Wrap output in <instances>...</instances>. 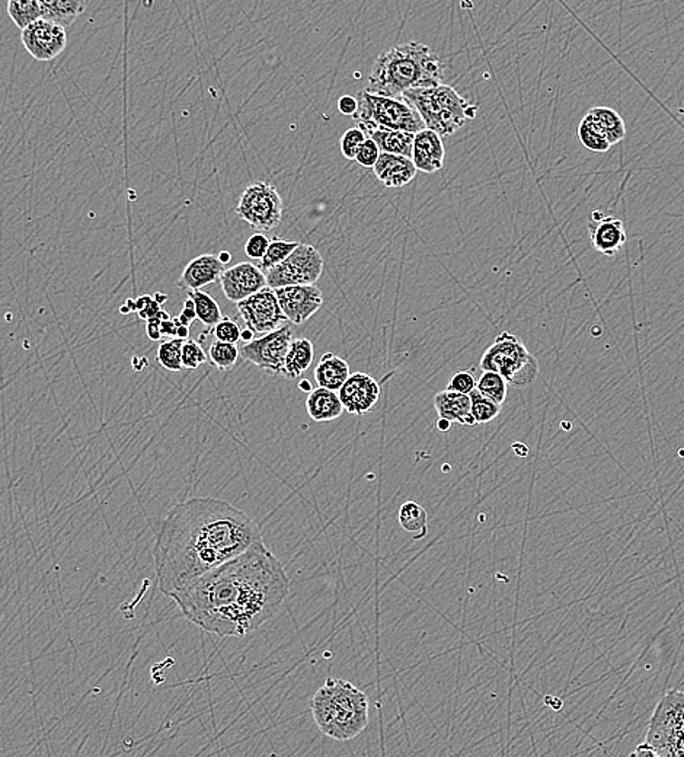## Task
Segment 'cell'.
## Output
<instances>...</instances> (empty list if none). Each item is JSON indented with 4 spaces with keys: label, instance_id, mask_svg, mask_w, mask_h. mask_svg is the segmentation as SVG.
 I'll list each match as a JSON object with an SVG mask.
<instances>
[{
    "label": "cell",
    "instance_id": "11",
    "mask_svg": "<svg viewBox=\"0 0 684 757\" xmlns=\"http://www.w3.org/2000/svg\"><path fill=\"white\" fill-rule=\"evenodd\" d=\"M293 338L292 326L283 324L277 330L245 342L240 349V357L266 371L268 375H283L285 354L289 351Z\"/></svg>",
    "mask_w": 684,
    "mask_h": 757
},
{
    "label": "cell",
    "instance_id": "30",
    "mask_svg": "<svg viewBox=\"0 0 684 757\" xmlns=\"http://www.w3.org/2000/svg\"><path fill=\"white\" fill-rule=\"evenodd\" d=\"M186 295L194 302L197 319H200L209 330H213L214 326L223 319L220 305L217 303L213 296L202 292V290H186Z\"/></svg>",
    "mask_w": 684,
    "mask_h": 757
},
{
    "label": "cell",
    "instance_id": "13",
    "mask_svg": "<svg viewBox=\"0 0 684 757\" xmlns=\"http://www.w3.org/2000/svg\"><path fill=\"white\" fill-rule=\"evenodd\" d=\"M21 31L23 49L37 61H51L68 46L66 28L49 19H37Z\"/></svg>",
    "mask_w": 684,
    "mask_h": 757
},
{
    "label": "cell",
    "instance_id": "25",
    "mask_svg": "<svg viewBox=\"0 0 684 757\" xmlns=\"http://www.w3.org/2000/svg\"><path fill=\"white\" fill-rule=\"evenodd\" d=\"M315 359L312 341L308 338H293L289 351L285 354L283 375L287 378H297L308 371Z\"/></svg>",
    "mask_w": 684,
    "mask_h": 757
},
{
    "label": "cell",
    "instance_id": "51",
    "mask_svg": "<svg viewBox=\"0 0 684 757\" xmlns=\"http://www.w3.org/2000/svg\"><path fill=\"white\" fill-rule=\"evenodd\" d=\"M219 260H220L223 264H229V262L232 261V254L229 252V251H221L220 254L217 255Z\"/></svg>",
    "mask_w": 684,
    "mask_h": 757
},
{
    "label": "cell",
    "instance_id": "6",
    "mask_svg": "<svg viewBox=\"0 0 684 757\" xmlns=\"http://www.w3.org/2000/svg\"><path fill=\"white\" fill-rule=\"evenodd\" d=\"M635 754L684 757V692L670 690L658 702Z\"/></svg>",
    "mask_w": 684,
    "mask_h": 757
},
{
    "label": "cell",
    "instance_id": "52",
    "mask_svg": "<svg viewBox=\"0 0 684 757\" xmlns=\"http://www.w3.org/2000/svg\"><path fill=\"white\" fill-rule=\"evenodd\" d=\"M153 299L157 300L158 303H160V305H162V303L166 302L167 296L162 295V293H157V295L153 296Z\"/></svg>",
    "mask_w": 684,
    "mask_h": 757
},
{
    "label": "cell",
    "instance_id": "50",
    "mask_svg": "<svg viewBox=\"0 0 684 757\" xmlns=\"http://www.w3.org/2000/svg\"><path fill=\"white\" fill-rule=\"evenodd\" d=\"M254 338L255 333L254 331L249 330V328H245V330L240 333V340L244 341V342H249V341L254 340Z\"/></svg>",
    "mask_w": 684,
    "mask_h": 757
},
{
    "label": "cell",
    "instance_id": "37",
    "mask_svg": "<svg viewBox=\"0 0 684 757\" xmlns=\"http://www.w3.org/2000/svg\"><path fill=\"white\" fill-rule=\"evenodd\" d=\"M207 360H209V357H207L198 341H184L183 352H181V361H183L184 369L194 370V369L200 368L202 364L207 363Z\"/></svg>",
    "mask_w": 684,
    "mask_h": 757
},
{
    "label": "cell",
    "instance_id": "16",
    "mask_svg": "<svg viewBox=\"0 0 684 757\" xmlns=\"http://www.w3.org/2000/svg\"><path fill=\"white\" fill-rule=\"evenodd\" d=\"M221 290L226 299L238 303L266 287V276L258 265L240 262L225 269L220 276Z\"/></svg>",
    "mask_w": 684,
    "mask_h": 757
},
{
    "label": "cell",
    "instance_id": "35",
    "mask_svg": "<svg viewBox=\"0 0 684 757\" xmlns=\"http://www.w3.org/2000/svg\"><path fill=\"white\" fill-rule=\"evenodd\" d=\"M184 341L185 340H183V338L176 337L160 342L157 357L162 368L174 371V373L183 370L181 352H183Z\"/></svg>",
    "mask_w": 684,
    "mask_h": 757
},
{
    "label": "cell",
    "instance_id": "21",
    "mask_svg": "<svg viewBox=\"0 0 684 757\" xmlns=\"http://www.w3.org/2000/svg\"><path fill=\"white\" fill-rule=\"evenodd\" d=\"M434 406L437 411L438 418H446L450 423H459L468 427L476 424L475 418L471 413L469 395L446 389L434 395Z\"/></svg>",
    "mask_w": 684,
    "mask_h": 757
},
{
    "label": "cell",
    "instance_id": "28",
    "mask_svg": "<svg viewBox=\"0 0 684 757\" xmlns=\"http://www.w3.org/2000/svg\"><path fill=\"white\" fill-rule=\"evenodd\" d=\"M589 114L596 120L597 124L600 125L612 146L624 141L626 136V127H625L624 118L620 117L617 111L608 106H594Z\"/></svg>",
    "mask_w": 684,
    "mask_h": 757
},
{
    "label": "cell",
    "instance_id": "26",
    "mask_svg": "<svg viewBox=\"0 0 684 757\" xmlns=\"http://www.w3.org/2000/svg\"><path fill=\"white\" fill-rule=\"evenodd\" d=\"M41 18L70 27L86 9V0H40Z\"/></svg>",
    "mask_w": 684,
    "mask_h": 757
},
{
    "label": "cell",
    "instance_id": "53",
    "mask_svg": "<svg viewBox=\"0 0 684 757\" xmlns=\"http://www.w3.org/2000/svg\"><path fill=\"white\" fill-rule=\"evenodd\" d=\"M127 312H129V314H130V312H131V311H130L129 306H127V305H126V306L122 307V314H127Z\"/></svg>",
    "mask_w": 684,
    "mask_h": 757
},
{
    "label": "cell",
    "instance_id": "15",
    "mask_svg": "<svg viewBox=\"0 0 684 757\" xmlns=\"http://www.w3.org/2000/svg\"><path fill=\"white\" fill-rule=\"evenodd\" d=\"M338 392L346 413L351 415H365L381 399V383L367 373L357 371L351 373Z\"/></svg>",
    "mask_w": 684,
    "mask_h": 757
},
{
    "label": "cell",
    "instance_id": "31",
    "mask_svg": "<svg viewBox=\"0 0 684 757\" xmlns=\"http://www.w3.org/2000/svg\"><path fill=\"white\" fill-rule=\"evenodd\" d=\"M481 378L476 380V389L492 401L502 406L507 399L508 382L497 371L482 370Z\"/></svg>",
    "mask_w": 684,
    "mask_h": 757
},
{
    "label": "cell",
    "instance_id": "29",
    "mask_svg": "<svg viewBox=\"0 0 684 757\" xmlns=\"http://www.w3.org/2000/svg\"><path fill=\"white\" fill-rule=\"evenodd\" d=\"M577 134L578 141H581L582 146L587 150L594 151V153H605L612 148L605 132L601 130L600 125L597 124L596 120L589 113L578 125Z\"/></svg>",
    "mask_w": 684,
    "mask_h": 757
},
{
    "label": "cell",
    "instance_id": "40",
    "mask_svg": "<svg viewBox=\"0 0 684 757\" xmlns=\"http://www.w3.org/2000/svg\"><path fill=\"white\" fill-rule=\"evenodd\" d=\"M476 388V378L473 370H459L452 376L447 390L469 395Z\"/></svg>",
    "mask_w": 684,
    "mask_h": 757
},
{
    "label": "cell",
    "instance_id": "45",
    "mask_svg": "<svg viewBox=\"0 0 684 757\" xmlns=\"http://www.w3.org/2000/svg\"><path fill=\"white\" fill-rule=\"evenodd\" d=\"M181 325L179 324L178 318L176 319H166V321L162 322L160 324V333H162V337H176V331H178V326Z\"/></svg>",
    "mask_w": 684,
    "mask_h": 757
},
{
    "label": "cell",
    "instance_id": "49",
    "mask_svg": "<svg viewBox=\"0 0 684 757\" xmlns=\"http://www.w3.org/2000/svg\"><path fill=\"white\" fill-rule=\"evenodd\" d=\"M176 337L188 340L190 338V326L179 325L178 331H176Z\"/></svg>",
    "mask_w": 684,
    "mask_h": 757
},
{
    "label": "cell",
    "instance_id": "34",
    "mask_svg": "<svg viewBox=\"0 0 684 757\" xmlns=\"http://www.w3.org/2000/svg\"><path fill=\"white\" fill-rule=\"evenodd\" d=\"M469 397H471V413L475 418L476 424H487L501 413V406L481 394L476 388L472 390Z\"/></svg>",
    "mask_w": 684,
    "mask_h": 757
},
{
    "label": "cell",
    "instance_id": "43",
    "mask_svg": "<svg viewBox=\"0 0 684 757\" xmlns=\"http://www.w3.org/2000/svg\"><path fill=\"white\" fill-rule=\"evenodd\" d=\"M197 319V312H195V305L191 297L184 302L183 311L179 314L178 321L181 325L191 326V324Z\"/></svg>",
    "mask_w": 684,
    "mask_h": 757
},
{
    "label": "cell",
    "instance_id": "10",
    "mask_svg": "<svg viewBox=\"0 0 684 757\" xmlns=\"http://www.w3.org/2000/svg\"><path fill=\"white\" fill-rule=\"evenodd\" d=\"M323 273V257L313 245L301 243L282 264L266 271L268 287L315 284Z\"/></svg>",
    "mask_w": 684,
    "mask_h": 757
},
{
    "label": "cell",
    "instance_id": "2",
    "mask_svg": "<svg viewBox=\"0 0 684 757\" xmlns=\"http://www.w3.org/2000/svg\"><path fill=\"white\" fill-rule=\"evenodd\" d=\"M261 541L258 524L228 501L191 498L176 504L153 548L159 590L172 597Z\"/></svg>",
    "mask_w": 684,
    "mask_h": 757
},
{
    "label": "cell",
    "instance_id": "17",
    "mask_svg": "<svg viewBox=\"0 0 684 757\" xmlns=\"http://www.w3.org/2000/svg\"><path fill=\"white\" fill-rule=\"evenodd\" d=\"M589 233L594 250L606 257H615L626 243L624 222L617 217L608 216L600 210H594L591 214Z\"/></svg>",
    "mask_w": 684,
    "mask_h": 757
},
{
    "label": "cell",
    "instance_id": "47",
    "mask_svg": "<svg viewBox=\"0 0 684 757\" xmlns=\"http://www.w3.org/2000/svg\"><path fill=\"white\" fill-rule=\"evenodd\" d=\"M436 427H437V430L440 433H447L449 432L450 427H452V423H450L449 420H446V418H438Z\"/></svg>",
    "mask_w": 684,
    "mask_h": 757
},
{
    "label": "cell",
    "instance_id": "33",
    "mask_svg": "<svg viewBox=\"0 0 684 757\" xmlns=\"http://www.w3.org/2000/svg\"><path fill=\"white\" fill-rule=\"evenodd\" d=\"M239 356L240 350L236 347V344L214 340L212 345H210V363L213 364L214 368L219 369L220 371L230 370L238 363Z\"/></svg>",
    "mask_w": 684,
    "mask_h": 757
},
{
    "label": "cell",
    "instance_id": "27",
    "mask_svg": "<svg viewBox=\"0 0 684 757\" xmlns=\"http://www.w3.org/2000/svg\"><path fill=\"white\" fill-rule=\"evenodd\" d=\"M398 520L400 527L408 532L414 541H422L428 534V515L426 508L417 501H405L400 506Z\"/></svg>",
    "mask_w": 684,
    "mask_h": 757
},
{
    "label": "cell",
    "instance_id": "9",
    "mask_svg": "<svg viewBox=\"0 0 684 757\" xmlns=\"http://www.w3.org/2000/svg\"><path fill=\"white\" fill-rule=\"evenodd\" d=\"M236 214L256 232H271L282 224L284 203L271 182H252L240 196Z\"/></svg>",
    "mask_w": 684,
    "mask_h": 757
},
{
    "label": "cell",
    "instance_id": "41",
    "mask_svg": "<svg viewBox=\"0 0 684 757\" xmlns=\"http://www.w3.org/2000/svg\"><path fill=\"white\" fill-rule=\"evenodd\" d=\"M379 156H381V149L377 146L376 141L367 137L364 141H363L362 146L358 149L357 155H356V162L363 168H373L374 167V163L377 162L379 160Z\"/></svg>",
    "mask_w": 684,
    "mask_h": 757
},
{
    "label": "cell",
    "instance_id": "18",
    "mask_svg": "<svg viewBox=\"0 0 684 757\" xmlns=\"http://www.w3.org/2000/svg\"><path fill=\"white\" fill-rule=\"evenodd\" d=\"M446 149L443 137L430 129L415 132L412 162L424 174H436L445 167Z\"/></svg>",
    "mask_w": 684,
    "mask_h": 757
},
{
    "label": "cell",
    "instance_id": "1",
    "mask_svg": "<svg viewBox=\"0 0 684 757\" xmlns=\"http://www.w3.org/2000/svg\"><path fill=\"white\" fill-rule=\"evenodd\" d=\"M289 593L284 567L261 541L172 598L191 624L220 638H232L261 628L277 614Z\"/></svg>",
    "mask_w": 684,
    "mask_h": 757
},
{
    "label": "cell",
    "instance_id": "5",
    "mask_svg": "<svg viewBox=\"0 0 684 757\" xmlns=\"http://www.w3.org/2000/svg\"><path fill=\"white\" fill-rule=\"evenodd\" d=\"M402 99L418 111L426 129L441 137L453 136L466 123L475 120L478 113V106L472 105L449 85L415 87L405 92Z\"/></svg>",
    "mask_w": 684,
    "mask_h": 757
},
{
    "label": "cell",
    "instance_id": "8",
    "mask_svg": "<svg viewBox=\"0 0 684 757\" xmlns=\"http://www.w3.org/2000/svg\"><path fill=\"white\" fill-rule=\"evenodd\" d=\"M356 98L358 108L353 118H356L360 125L410 132H418L426 129L418 111L403 99L372 94L367 89L358 92Z\"/></svg>",
    "mask_w": 684,
    "mask_h": 757
},
{
    "label": "cell",
    "instance_id": "4",
    "mask_svg": "<svg viewBox=\"0 0 684 757\" xmlns=\"http://www.w3.org/2000/svg\"><path fill=\"white\" fill-rule=\"evenodd\" d=\"M310 711L320 733L338 742L358 737L370 723L369 698L342 679L325 681L310 700Z\"/></svg>",
    "mask_w": 684,
    "mask_h": 757
},
{
    "label": "cell",
    "instance_id": "38",
    "mask_svg": "<svg viewBox=\"0 0 684 757\" xmlns=\"http://www.w3.org/2000/svg\"><path fill=\"white\" fill-rule=\"evenodd\" d=\"M365 139H367V136H365V132L360 127H353V129L346 130L342 134L341 141H339L342 156L348 160H356L358 149H360V146H362Z\"/></svg>",
    "mask_w": 684,
    "mask_h": 757
},
{
    "label": "cell",
    "instance_id": "24",
    "mask_svg": "<svg viewBox=\"0 0 684 757\" xmlns=\"http://www.w3.org/2000/svg\"><path fill=\"white\" fill-rule=\"evenodd\" d=\"M315 382L318 387L338 392L346 378H350V364L332 352H325L315 369Z\"/></svg>",
    "mask_w": 684,
    "mask_h": 757
},
{
    "label": "cell",
    "instance_id": "3",
    "mask_svg": "<svg viewBox=\"0 0 684 757\" xmlns=\"http://www.w3.org/2000/svg\"><path fill=\"white\" fill-rule=\"evenodd\" d=\"M445 63L430 47L407 42L392 47L377 57L369 76L367 91L402 99L415 87H437L445 75Z\"/></svg>",
    "mask_w": 684,
    "mask_h": 757
},
{
    "label": "cell",
    "instance_id": "23",
    "mask_svg": "<svg viewBox=\"0 0 684 757\" xmlns=\"http://www.w3.org/2000/svg\"><path fill=\"white\" fill-rule=\"evenodd\" d=\"M358 127L365 132V136L376 141L381 151L407 156L412 160L415 132H403V130L373 129V127H364L360 124Z\"/></svg>",
    "mask_w": 684,
    "mask_h": 757
},
{
    "label": "cell",
    "instance_id": "7",
    "mask_svg": "<svg viewBox=\"0 0 684 757\" xmlns=\"http://www.w3.org/2000/svg\"><path fill=\"white\" fill-rule=\"evenodd\" d=\"M482 370L497 371L514 388H527L539 376L536 357L514 333H502L481 357Z\"/></svg>",
    "mask_w": 684,
    "mask_h": 757
},
{
    "label": "cell",
    "instance_id": "12",
    "mask_svg": "<svg viewBox=\"0 0 684 757\" xmlns=\"http://www.w3.org/2000/svg\"><path fill=\"white\" fill-rule=\"evenodd\" d=\"M236 307L245 326L255 333H271L287 321L274 288L268 286L236 303Z\"/></svg>",
    "mask_w": 684,
    "mask_h": 757
},
{
    "label": "cell",
    "instance_id": "42",
    "mask_svg": "<svg viewBox=\"0 0 684 757\" xmlns=\"http://www.w3.org/2000/svg\"><path fill=\"white\" fill-rule=\"evenodd\" d=\"M270 242V239L266 238L264 232H256V233L248 238L247 243H245V254H247V257L251 258V260L259 261L266 255Z\"/></svg>",
    "mask_w": 684,
    "mask_h": 757
},
{
    "label": "cell",
    "instance_id": "20",
    "mask_svg": "<svg viewBox=\"0 0 684 757\" xmlns=\"http://www.w3.org/2000/svg\"><path fill=\"white\" fill-rule=\"evenodd\" d=\"M374 174L377 179L388 188H402L417 177V167L410 158L395 153L381 151L379 160L374 163Z\"/></svg>",
    "mask_w": 684,
    "mask_h": 757
},
{
    "label": "cell",
    "instance_id": "19",
    "mask_svg": "<svg viewBox=\"0 0 684 757\" xmlns=\"http://www.w3.org/2000/svg\"><path fill=\"white\" fill-rule=\"evenodd\" d=\"M223 271H225V264L219 260L217 255H200L186 264L183 274L179 277L178 287L183 290H202L205 286L220 280Z\"/></svg>",
    "mask_w": 684,
    "mask_h": 757
},
{
    "label": "cell",
    "instance_id": "48",
    "mask_svg": "<svg viewBox=\"0 0 684 757\" xmlns=\"http://www.w3.org/2000/svg\"><path fill=\"white\" fill-rule=\"evenodd\" d=\"M299 389L304 394H310L313 390V385L309 378H302L301 382H299Z\"/></svg>",
    "mask_w": 684,
    "mask_h": 757
},
{
    "label": "cell",
    "instance_id": "46",
    "mask_svg": "<svg viewBox=\"0 0 684 757\" xmlns=\"http://www.w3.org/2000/svg\"><path fill=\"white\" fill-rule=\"evenodd\" d=\"M146 333H148V337L152 341H160V338H162V333H160L159 326L150 325V324H148V326H146Z\"/></svg>",
    "mask_w": 684,
    "mask_h": 757
},
{
    "label": "cell",
    "instance_id": "44",
    "mask_svg": "<svg viewBox=\"0 0 684 757\" xmlns=\"http://www.w3.org/2000/svg\"><path fill=\"white\" fill-rule=\"evenodd\" d=\"M357 98H354L351 95H344L338 99V111L344 115L353 117L354 114L357 113Z\"/></svg>",
    "mask_w": 684,
    "mask_h": 757
},
{
    "label": "cell",
    "instance_id": "32",
    "mask_svg": "<svg viewBox=\"0 0 684 757\" xmlns=\"http://www.w3.org/2000/svg\"><path fill=\"white\" fill-rule=\"evenodd\" d=\"M8 14L20 30L41 18L40 0H8Z\"/></svg>",
    "mask_w": 684,
    "mask_h": 757
},
{
    "label": "cell",
    "instance_id": "36",
    "mask_svg": "<svg viewBox=\"0 0 684 757\" xmlns=\"http://www.w3.org/2000/svg\"><path fill=\"white\" fill-rule=\"evenodd\" d=\"M299 245L301 243L294 242V241L273 239L268 245L266 255L259 260V269L263 271H268V269H274L275 265L282 264L285 258L289 257Z\"/></svg>",
    "mask_w": 684,
    "mask_h": 757
},
{
    "label": "cell",
    "instance_id": "22",
    "mask_svg": "<svg viewBox=\"0 0 684 757\" xmlns=\"http://www.w3.org/2000/svg\"><path fill=\"white\" fill-rule=\"evenodd\" d=\"M306 411L315 423H328L339 418L346 409L335 390L318 387L308 395Z\"/></svg>",
    "mask_w": 684,
    "mask_h": 757
},
{
    "label": "cell",
    "instance_id": "39",
    "mask_svg": "<svg viewBox=\"0 0 684 757\" xmlns=\"http://www.w3.org/2000/svg\"><path fill=\"white\" fill-rule=\"evenodd\" d=\"M212 331H213L216 340L230 342V344H238V341H240V333H242L235 321L225 318V316Z\"/></svg>",
    "mask_w": 684,
    "mask_h": 757
},
{
    "label": "cell",
    "instance_id": "14",
    "mask_svg": "<svg viewBox=\"0 0 684 757\" xmlns=\"http://www.w3.org/2000/svg\"><path fill=\"white\" fill-rule=\"evenodd\" d=\"M287 321L302 325L323 305V295L315 284H297L274 290Z\"/></svg>",
    "mask_w": 684,
    "mask_h": 757
}]
</instances>
